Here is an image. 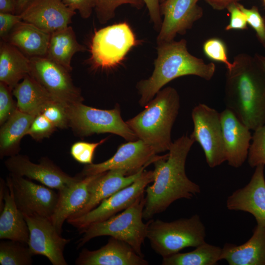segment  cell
I'll use <instances>...</instances> for the list:
<instances>
[{"label": "cell", "mask_w": 265, "mask_h": 265, "mask_svg": "<svg viewBox=\"0 0 265 265\" xmlns=\"http://www.w3.org/2000/svg\"><path fill=\"white\" fill-rule=\"evenodd\" d=\"M220 115L226 161L230 166L238 168L247 159L252 138L250 130L227 108Z\"/></svg>", "instance_id": "obj_19"}, {"label": "cell", "mask_w": 265, "mask_h": 265, "mask_svg": "<svg viewBox=\"0 0 265 265\" xmlns=\"http://www.w3.org/2000/svg\"><path fill=\"white\" fill-rule=\"evenodd\" d=\"M70 8L77 10L83 19L89 18L95 6L96 0H62Z\"/></svg>", "instance_id": "obj_42"}, {"label": "cell", "mask_w": 265, "mask_h": 265, "mask_svg": "<svg viewBox=\"0 0 265 265\" xmlns=\"http://www.w3.org/2000/svg\"><path fill=\"white\" fill-rule=\"evenodd\" d=\"M237 4L245 15L247 24L254 29L259 42L265 49V23L264 17L262 16L255 6L247 8L238 2Z\"/></svg>", "instance_id": "obj_36"}, {"label": "cell", "mask_w": 265, "mask_h": 265, "mask_svg": "<svg viewBox=\"0 0 265 265\" xmlns=\"http://www.w3.org/2000/svg\"><path fill=\"white\" fill-rule=\"evenodd\" d=\"M144 169L143 168L137 173L130 175L126 171L119 169L98 174L90 185L87 202L70 217H78L88 212L105 199L130 186L141 175Z\"/></svg>", "instance_id": "obj_21"}, {"label": "cell", "mask_w": 265, "mask_h": 265, "mask_svg": "<svg viewBox=\"0 0 265 265\" xmlns=\"http://www.w3.org/2000/svg\"><path fill=\"white\" fill-rule=\"evenodd\" d=\"M6 184L11 189L16 205L24 215L48 218L52 216L58 197V193L53 189L11 173Z\"/></svg>", "instance_id": "obj_12"}, {"label": "cell", "mask_w": 265, "mask_h": 265, "mask_svg": "<svg viewBox=\"0 0 265 265\" xmlns=\"http://www.w3.org/2000/svg\"><path fill=\"white\" fill-rule=\"evenodd\" d=\"M227 70L225 103L250 130L265 124V74L254 56L241 53Z\"/></svg>", "instance_id": "obj_2"}, {"label": "cell", "mask_w": 265, "mask_h": 265, "mask_svg": "<svg viewBox=\"0 0 265 265\" xmlns=\"http://www.w3.org/2000/svg\"><path fill=\"white\" fill-rule=\"evenodd\" d=\"M12 94L17 99V107L34 115L41 113L50 103L57 101L29 74L16 85Z\"/></svg>", "instance_id": "obj_27"}, {"label": "cell", "mask_w": 265, "mask_h": 265, "mask_svg": "<svg viewBox=\"0 0 265 265\" xmlns=\"http://www.w3.org/2000/svg\"><path fill=\"white\" fill-rule=\"evenodd\" d=\"M146 5L151 22L156 31H159L162 24L160 12V0H143Z\"/></svg>", "instance_id": "obj_43"}, {"label": "cell", "mask_w": 265, "mask_h": 265, "mask_svg": "<svg viewBox=\"0 0 265 265\" xmlns=\"http://www.w3.org/2000/svg\"><path fill=\"white\" fill-rule=\"evenodd\" d=\"M153 149L138 139L121 145L115 154L103 162L86 164L81 173L82 178L97 175L112 169H122L129 175L137 173L153 163L158 156Z\"/></svg>", "instance_id": "obj_13"}, {"label": "cell", "mask_w": 265, "mask_h": 265, "mask_svg": "<svg viewBox=\"0 0 265 265\" xmlns=\"http://www.w3.org/2000/svg\"><path fill=\"white\" fill-rule=\"evenodd\" d=\"M75 14L62 0H31L20 15L22 21L51 34L68 26Z\"/></svg>", "instance_id": "obj_18"}, {"label": "cell", "mask_w": 265, "mask_h": 265, "mask_svg": "<svg viewBox=\"0 0 265 265\" xmlns=\"http://www.w3.org/2000/svg\"><path fill=\"white\" fill-rule=\"evenodd\" d=\"M22 21L20 14L0 13V36L3 41H6L11 30Z\"/></svg>", "instance_id": "obj_41"}, {"label": "cell", "mask_w": 265, "mask_h": 265, "mask_svg": "<svg viewBox=\"0 0 265 265\" xmlns=\"http://www.w3.org/2000/svg\"><path fill=\"white\" fill-rule=\"evenodd\" d=\"M222 248L206 242L188 252L162 258V265H215L221 260Z\"/></svg>", "instance_id": "obj_30"}, {"label": "cell", "mask_w": 265, "mask_h": 265, "mask_svg": "<svg viewBox=\"0 0 265 265\" xmlns=\"http://www.w3.org/2000/svg\"><path fill=\"white\" fill-rule=\"evenodd\" d=\"M194 142L190 136L183 135L172 142L168 154L158 156L153 163V183L145 190V219L164 212L178 199H190L201 192L200 186L189 179L185 171L187 156Z\"/></svg>", "instance_id": "obj_1"}, {"label": "cell", "mask_w": 265, "mask_h": 265, "mask_svg": "<svg viewBox=\"0 0 265 265\" xmlns=\"http://www.w3.org/2000/svg\"><path fill=\"white\" fill-rule=\"evenodd\" d=\"M68 126L80 136L111 133L129 141L138 139L121 115L119 105L111 109H101L82 103L66 106Z\"/></svg>", "instance_id": "obj_7"}, {"label": "cell", "mask_w": 265, "mask_h": 265, "mask_svg": "<svg viewBox=\"0 0 265 265\" xmlns=\"http://www.w3.org/2000/svg\"><path fill=\"white\" fill-rule=\"evenodd\" d=\"M254 57L265 74V56L256 53Z\"/></svg>", "instance_id": "obj_46"}, {"label": "cell", "mask_w": 265, "mask_h": 265, "mask_svg": "<svg viewBox=\"0 0 265 265\" xmlns=\"http://www.w3.org/2000/svg\"><path fill=\"white\" fill-rule=\"evenodd\" d=\"M251 141L247 159L249 166L265 165V124L254 131Z\"/></svg>", "instance_id": "obj_33"}, {"label": "cell", "mask_w": 265, "mask_h": 265, "mask_svg": "<svg viewBox=\"0 0 265 265\" xmlns=\"http://www.w3.org/2000/svg\"><path fill=\"white\" fill-rule=\"evenodd\" d=\"M106 139H103L96 143L77 142L72 146L70 150L71 154L72 157L80 163L85 164L92 163L95 150Z\"/></svg>", "instance_id": "obj_37"}, {"label": "cell", "mask_w": 265, "mask_h": 265, "mask_svg": "<svg viewBox=\"0 0 265 265\" xmlns=\"http://www.w3.org/2000/svg\"><path fill=\"white\" fill-rule=\"evenodd\" d=\"M212 7L217 10L227 8L230 4L237 2L238 0H205Z\"/></svg>", "instance_id": "obj_45"}, {"label": "cell", "mask_w": 265, "mask_h": 265, "mask_svg": "<svg viewBox=\"0 0 265 265\" xmlns=\"http://www.w3.org/2000/svg\"><path fill=\"white\" fill-rule=\"evenodd\" d=\"M206 228L199 215L171 222L149 221L146 238L152 249L166 257L184 248L196 247L205 241Z\"/></svg>", "instance_id": "obj_6"}, {"label": "cell", "mask_w": 265, "mask_h": 265, "mask_svg": "<svg viewBox=\"0 0 265 265\" xmlns=\"http://www.w3.org/2000/svg\"><path fill=\"white\" fill-rule=\"evenodd\" d=\"M98 174L84 177L58 190L54 212L50 220L61 234L65 220L80 211L87 202L92 181Z\"/></svg>", "instance_id": "obj_22"}, {"label": "cell", "mask_w": 265, "mask_h": 265, "mask_svg": "<svg viewBox=\"0 0 265 265\" xmlns=\"http://www.w3.org/2000/svg\"><path fill=\"white\" fill-rule=\"evenodd\" d=\"M26 244L8 240L0 242V264L30 265L33 256Z\"/></svg>", "instance_id": "obj_31"}, {"label": "cell", "mask_w": 265, "mask_h": 265, "mask_svg": "<svg viewBox=\"0 0 265 265\" xmlns=\"http://www.w3.org/2000/svg\"><path fill=\"white\" fill-rule=\"evenodd\" d=\"M77 265H147L148 262L127 243L111 237L107 243L94 251L83 249Z\"/></svg>", "instance_id": "obj_20"}, {"label": "cell", "mask_w": 265, "mask_h": 265, "mask_svg": "<svg viewBox=\"0 0 265 265\" xmlns=\"http://www.w3.org/2000/svg\"><path fill=\"white\" fill-rule=\"evenodd\" d=\"M165 0H160V2L161 3L163 1H164Z\"/></svg>", "instance_id": "obj_48"}, {"label": "cell", "mask_w": 265, "mask_h": 265, "mask_svg": "<svg viewBox=\"0 0 265 265\" xmlns=\"http://www.w3.org/2000/svg\"><path fill=\"white\" fill-rule=\"evenodd\" d=\"M36 115L24 112L17 107L6 121L1 125L0 131V155L1 158L18 154L19 144L26 135Z\"/></svg>", "instance_id": "obj_28"}, {"label": "cell", "mask_w": 265, "mask_h": 265, "mask_svg": "<svg viewBox=\"0 0 265 265\" xmlns=\"http://www.w3.org/2000/svg\"><path fill=\"white\" fill-rule=\"evenodd\" d=\"M56 128L43 114H37L32 121L26 135L39 141L49 137Z\"/></svg>", "instance_id": "obj_38"}, {"label": "cell", "mask_w": 265, "mask_h": 265, "mask_svg": "<svg viewBox=\"0 0 265 265\" xmlns=\"http://www.w3.org/2000/svg\"><path fill=\"white\" fill-rule=\"evenodd\" d=\"M145 202L143 193L120 213L89 225L80 233L83 235L78 242V247L94 238L109 236L127 243L144 257L141 246L146 238L149 225V221L144 223L142 220Z\"/></svg>", "instance_id": "obj_5"}, {"label": "cell", "mask_w": 265, "mask_h": 265, "mask_svg": "<svg viewBox=\"0 0 265 265\" xmlns=\"http://www.w3.org/2000/svg\"><path fill=\"white\" fill-rule=\"evenodd\" d=\"M263 1H264V4L265 5V0H263Z\"/></svg>", "instance_id": "obj_49"}, {"label": "cell", "mask_w": 265, "mask_h": 265, "mask_svg": "<svg viewBox=\"0 0 265 265\" xmlns=\"http://www.w3.org/2000/svg\"><path fill=\"white\" fill-rule=\"evenodd\" d=\"M180 107L177 91L168 86L160 90L144 109L126 121L138 139L157 154L168 151L172 143L171 131Z\"/></svg>", "instance_id": "obj_4"}, {"label": "cell", "mask_w": 265, "mask_h": 265, "mask_svg": "<svg viewBox=\"0 0 265 265\" xmlns=\"http://www.w3.org/2000/svg\"><path fill=\"white\" fill-rule=\"evenodd\" d=\"M191 117L194 128L190 138L200 145L210 167L221 165L226 161V157L220 113L199 104L193 108Z\"/></svg>", "instance_id": "obj_9"}, {"label": "cell", "mask_w": 265, "mask_h": 265, "mask_svg": "<svg viewBox=\"0 0 265 265\" xmlns=\"http://www.w3.org/2000/svg\"><path fill=\"white\" fill-rule=\"evenodd\" d=\"M29 231L27 246L32 256L42 255L53 265H67L63 254L70 239L61 236L49 218L24 215Z\"/></svg>", "instance_id": "obj_14"}, {"label": "cell", "mask_w": 265, "mask_h": 265, "mask_svg": "<svg viewBox=\"0 0 265 265\" xmlns=\"http://www.w3.org/2000/svg\"><path fill=\"white\" fill-rule=\"evenodd\" d=\"M31 0H17V10L19 14L23 11Z\"/></svg>", "instance_id": "obj_47"}, {"label": "cell", "mask_w": 265, "mask_h": 265, "mask_svg": "<svg viewBox=\"0 0 265 265\" xmlns=\"http://www.w3.org/2000/svg\"><path fill=\"white\" fill-rule=\"evenodd\" d=\"M29 59V75L54 99L66 106L82 103L81 91L73 82L69 70L46 56Z\"/></svg>", "instance_id": "obj_10"}, {"label": "cell", "mask_w": 265, "mask_h": 265, "mask_svg": "<svg viewBox=\"0 0 265 265\" xmlns=\"http://www.w3.org/2000/svg\"><path fill=\"white\" fill-rule=\"evenodd\" d=\"M86 49L78 42L73 28L68 26L51 34L46 57L71 71L74 55Z\"/></svg>", "instance_id": "obj_29"}, {"label": "cell", "mask_w": 265, "mask_h": 265, "mask_svg": "<svg viewBox=\"0 0 265 265\" xmlns=\"http://www.w3.org/2000/svg\"><path fill=\"white\" fill-rule=\"evenodd\" d=\"M123 4H130L137 9L145 5L143 0H96L94 10L99 23L104 24L113 19L116 9Z\"/></svg>", "instance_id": "obj_32"}, {"label": "cell", "mask_w": 265, "mask_h": 265, "mask_svg": "<svg viewBox=\"0 0 265 265\" xmlns=\"http://www.w3.org/2000/svg\"><path fill=\"white\" fill-rule=\"evenodd\" d=\"M139 43L126 22L96 31L90 47L91 60L96 67L110 68L120 64L130 50Z\"/></svg>", "instance_id": "obj_8"}, {"label": "cell", "mask_w": 265, "mask_h": 265, "mask_svg": "<svg viewBox=\"0 0 265 265\" xmlns=\"http://www.w3.org/2000/svg\"><path fill=\"white\" fill-rule=\"evenodd\" d=\"M11 91L5 84L0 82V124L2 125L17 108Z\"/></svg>", "instance_id": "obj_39"}, {"label": "cell", "mask_w": 265, "mask_h": 265, "mask_svg": "<svg viewBox=\"0 0 265 265\" xmlns=\"http://www.w3.org/2000/svg\"><path fill=\"white\" fill-rule=\"evenodd\" d=\"M29 238V229L25 216L16 205L11 189L6 184L4 205L0 215V238L27 245Z\"/></svg>", "instance_id": "obj_25"}, {"label": "cell", "mask_w": 265, "mask_h": 265, "mask_svg": "<svg viewBox=\"0 0 265 265\" xmlns=\"http://www.w3.org/2000/svg\"><path fill=\"white\" fill-rule=\"evenodd\" d=\"M30 72V59L7 41L0 46V82L12 90Z\"/></svg>", "instance_id": "obj_26"}, {"label": "cell", "mask_w": 265, "mask_h": 265, "mask_svg": "<svg viewBox=\"0 0 265 265\" xmlns=\"http://www.w3.org/2000/svg\"><path fill=\"white\" fill-rule=\"evenodd\" d=\"M265 166L260 164L249 183L233 192L227 199L226 207L231 211H242L251 214L257 225L265 228Z\"/></svg>", "instance_id": "obj_17"}, {"label": "cell", "mask_w": 265, "mask_h": 265, "mask_svg": "<svg viewBox=\"0 0 265 265\" xmlns=\"http://www.w3.org/2000/svg\"><path fill=\"white\" fill-rule=\"evenodd\" d=\"M153 180V170H144L130 186L105 199L88 212L78 217H69L67 221L80 233L90 224L107 219L127 208L145 192L148 184Z\"/></svg>", "instance_id": "obj_11"}, {"label": "cell", "mask_w": 265, "mask_h": 265, "mask_svg": "<svg viewBox=\"0 0 265 265\" xmlns=\"http://www.w3.org/2000/svg\"><path fill=\"white\" fill-rule=\"evenodd\" d=\"M237 3H232L227 8L230 14V19L229 23L225 27L226 30H244L247 28L246 16L239 9Z\"/></svg>", "instance_id": "obj_40"}, {"label": "cell", "mask_w": 265, "mask_h": 265, "mask_svg": "<svg viewBox=\"0 0 265 265\" xmlns=\"http://www.w3.org/2000/svg\"><path fill=\"white\" fill-rule=\"evenodd\" d=\"M203 50L210 59L224 63L227 70L232 67L233 63L228 59L226 46L220 39L211 38L207 40L203 44Z\"/></svg>", "instance_id": "obj_34"}, {"label": "cell", "mask_w": 265, "mask_h": 265, "mask_svg": "<svg viewBox=\"0 0 265 265\" xmlns=\"http://www.w3.org/2000/svg\"><path fill=\"white\" fill-rule=\"evenodd\" d=\"M221 260L229 265H265V228L257 225L251 237L242 244L225 243Z\"/></svg>", "instance_id": "obj_23"}, {"label": "cell", "mask_w": 265, "mask_h": 265, "mask_svg": "<svg viewBox=\"0 0 265 265\" xmlns=\"http://www.w3.org/2000/svg\"><path fill=\"white\" fill-rule=\"evenodd\" d=\"M4 164L10 173L38 181L58 190L82 178L79 175H68L47 158L35 163L27 156L17 154L9 157Z\"/></svg>", "instance_id": "obj_15"}, {"label": "cell", "mask_w": 265, "mask_h": 265, "mask_svg": "<svg viewBox=\"0 0 265 265\" xmlns=\"http://www.w3.org/2000/svg\"><path fill=\"white\" fill-rule=\"evenodd\" d=\"M264 18L265 23V16L264 17Z\"/></svg>", "instance_id": "obj_50"}, {"label": "cell", "mask_w": 265, "mask_h": 265, "mask_svg": "<svg viewBox=\"0 0 265 265\" xmlns=\"http://www.w3.org/2000/svg\"><path fill=\"white\" fill-rule=\"evenodd\" d=\"M199 0H165L160 4L163 16L157 43L174 40L177 34H184L194 23L203 16L202 8L197 4Z\"/></svg>", "instance_id": "obj_16"}, {"label": "cell", "mask_w": 265, "mask_h": 265, "mask_svg": "<svg viewBox=\"0 0 265 265\" xmlns=\"http://www.w3.org/2000/svg\"><path fill=\"white\" fill-rule=\"evenodd\" d=\"M17 10V0H0V13H13Z\"/></svg>", "instance_id": "obj_44"}, {"label": "cell", "mask_w": 265, "mask_h": 265, "mask_svg": "<svg viewBox=\"0 0 265 265\" xmlns=\"http://www.w3.org/2000/svg\"><path fill=\"white\" fill-rule=\"evenodd\" d=\"M51 34L22 21L9 33L6 41L29 57L46 56Z\"/></svg>", "instance_id": "obj_24"}, {"label": "cell", "mask_w": 265, "mask_h": 265, "mask_svg": "<svg viewBox=\"0 0 265 265\" xmlns=\"http://www.w3.org/2000/svg\"><path fill=\"white\" fill-rule=\"evenodd\" d=\"M157 45V57L152 75L136 84L140 106L144 107L165 85L176 78L193 75L209 80L213 77L215 64L206 63L190 54L185 39Z\"/></svg>", "instance_id": "obj_3"}, {"label": "cell", "mask_w": 265, "mask_h": 265, "mask_svg": "<svg viewBox=\"0 0 265 265\" xmlns=\"http://www.w3.org/2000/svg\"><path fill=\"white\" fill-rule=\"evenodd\" d=\"M66 106L59 102L53 101L47 105L41 113L56 128L65 129L69 127Z\"/></svg>", "instance_id": "obj_35"}]
</instances>
